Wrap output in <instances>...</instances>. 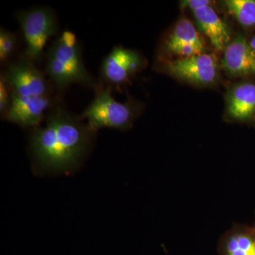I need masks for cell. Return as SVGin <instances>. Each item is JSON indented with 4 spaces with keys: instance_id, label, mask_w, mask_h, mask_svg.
Returning a JSON list of instances; mask_svg holds the SVG:
<instances>
[{
    "instance_id": "obj_12",
    "label": "cell",
    "mask_w": 255,
    "mask_h": 255,
    "mask_svg": "<svg viewBox=\"0 0 255 255\" xmlns=\"http://www.w3.org/2000/svg\"><path fill=\"white\" fill-rule=\"evenodd\" d=\"M193 12L198 26L209 37L213 46L219 50L226 49L231 42V31L215 10L210 6Z\"/></svg>"
},
{
    "instance_id": "obj_16",
    "label": "cell",
    "mask_w": 255,
    "mask_h": 255,
    "mask_svg": "<svg viewBox=\"0 0 255 255\" xmlns=\"http://www.w3.org/2000/svg\"><path fill=\"white\" fill-rule=\"evenodd\" d=\"M11 100V90L4 77L0 76V115L1 118L9 109Z\"/></svg>"
},
{
    "instance_id": "obj_4",
    "label": "cell",
    "mask_w": 255,
    "mask_h": 255,
    "mask_svg": "<svg viewBox=\"0 0 255 255\" xmlns=\"http://www.w3.org/2000/svg\"><path fill=\"white\" fill-rule=\"evenodd\" d=\"M16 18L26 44L20 58L36 64L45 58L47 43L58 33L56 15L50 8L40 6L19 11Z\"/></svg>"
},
{
    "instance_id": "obj_18",
    "label": "cell",
    "mask_w": 255,
    "mask_h": 255,
    "mask_svg": "<svg viewBox=\"0 0 255 255\" xmlns=\"http://www.w3.org/2000/svg\"><path fill=\"white\" fill-rule=\"evenodd\" d=\"M250 45H251V48H253V50L255 52V33L253 38H251V41L249 42Z\"/></svg>"
},
{
    "instance_id": "obj_5",
    "label": "cell",
    "mask_w": 255,
    "mask_h": 255,
    "mask_svg": "<svg viewBox=\"0 0 255 255\" xmlns=\"http://www.w3.org/2000/svg\"><path fill=\"white\" fill-rule=\"evenodd\" d=\"M1 75L16 95L26 97L51 95V87L46 73L28 60L20 58L10 62Z\"/></svg>"
},
{
    "instance_id": "obj_8",
    "label": "cell",
    "mask_w": 255,
    "mask_h": 255,
    "mask_svg": "<svg viewBox=\"0 0 255 255\" xmlns=\"http://www.w3.org/2000/svg\"><path fill=\"white\" fill-rule=\"evenodd\" d=\"M164 68L171 75L198 85L214 83L218 78L217 60L213 55L182 58L168 62Z\"/></svg>"
},
{
    "instance_id": "obj_13",
    "label": "cell",
    "mask_w": 255,
    "mask_h": 255,
    "mask_svg": "<svg viewBox=\"0 0 255 255\" xmlns=\"http://www.w3.org/2000/svg\"><path fill=\"white\" fill-rule=\"evenodd\" d=\"M204 40L195 26L187 18H182L178 21L174 31L166 40L165 49L171 53L183 47L193 46L204 52Z\"/></svg>"
},
{
    "instance_id": "obj_10",
    "label": "cell",
    "mask_w": 255,
    "mask_h": 255,
    "mask_svg": "<svg viewBox=\"0 0 255 255\" xmlns=\"http://www.w3.org/2000/svg\"><path fill=\"white\" fill-rule=\"evenodd\" d=\"M227 112L235 120L246 122L255 117V83L242 82L232 87L227 96Z\"/></svg>"
},
{
    "instance_id": "obj_15",
    "label": "cell",
    "mask_w": 255,
    "mask_h": 255,
    "mask_svg": "<svg viewBox=\"0 0 255 255\" xmlns=\"http://www.w3.org/2000/svg\"><path fill=\"white\" fill-rule=\"evenodd\" d=\"M18 38L14 33L1 28L0 30V63L7 65L11 62L15 52L17 49Z\"/></svg>"
},
{
    "instance_id": "obj_9",
    "label": "cell",
    "mask_w": 255,
    "mask_h": 255,
    "mask_svg": "<svg viewBox=\"0 0 255 255\" xmlns=\"http://www.w3.org/2000/svg\"><path fill=\"white\" fill-rule=\"evenodd\" d=\"M221 65L232 76L255 75V52L243 35L236 36L225 49Z\"/></svg>"
},
{
    "instance_id": "obj_2",
    "label": "cell",
    "mask_w": 255,
    "mask_h": 255,
    "mask_svg": "<svg viewBox=\"0 0 255 255\" xmlns=\"http://www.w3.org/2000/svg\"><path fill=\"white\" fill-rule=\"evenodd\" d=\"M45 58L46 75L60 92L73 84L94 90L97 87L98 81L87 70L81 46L73 32H61L46 50Z\"/></svg>"
},
{
    "instance_id": "obj_14",
    "label": "cell",
    "mask_w": 255,
    "mask_h": 255,
    "mask_svg": "<svg viewBox=\"0 0 255 255\" xmlns=\"http://www.w3.org/2000/svg\"><path fill=\"white\" fill-rule=\"evenodd\" d=\"M223 4L242 26H255V0H226Z\"/></svg>"
},
{
    "instance_id": "obj_1",
    "label": "cell",
    "mask_w": 255,
    "mask_h": 255,
    "mask_svg": "<svg viewBox=\"0 0 255 255\" xmlns=\"http://www.w3.org/2000/svg\"><path fill=\"white\" fill-rule=\"evenodd\" d=\"M95 135L80 116L56 102L43 124L31 130L33 169L42 175L73 173L88 155Z\"/></svg>"
},
{
    "instance_id": "obj_6",
    "label": "cell",
    "mask_w": 255,
    "mask_h": 255,
    "mask_svg": "<svg viewBox=\"0 0 255 255\" xmlns=\"http://www.w3.org/2000/svg\"><path fill=\"white\" fill-rule=\"evenodd\" d=\"M50 96L26 97L11 91V103L2 119L23 128H36L44 122L48 112L56 103Z\"/></svg>"
},
{
    "instance_id": "obj_17",
    "label": "cell",
    "mask_w": 255,
    "mask_h": 255,
    "mask_svg": "<svg viewBox=\"0 0 255 255\" xmlns=\"http://www.w3.org/2000/svg\"><path fill=\"white\" fill-rule=\"evenodd\" d=\"M211 3L212 2L209 0H188L182 1V5L186 7H189L194 11L206 6H210Z\"/></svg>"
},
{
    "instance_id": "obj_7",
    "label": "cell",
    "mask_w": 255,
    "mask_h": 255,
    "mask_svg": "<svg viewBox=\"0 0 255 255\" xmlns=\"http://www.w3.org/2000/svg\"><path fill=\"white\" fill-rule=\"evenodd\" d=\"M143 64L141 55L122 46L114 47L101 65L100 82L113 89L127 83Z\"/></svg>"
},
{
    "instance_id": "obj_3",
    "label": "cell",
    "mask_w": 255,
    "mask_h": 255,
    "mask_svg": "<svg viewBox=\"0 0 255 255\" xmlns=\"http://www.w3.org/2000/svg\"><path fill=\"white\" fill-rule=\"evenodd\" d=\"M95 93L93 100L80 116L92 132L96 134L102 128L124 130L131 126L136 116L133 104L116 100L112 88L100 81Z\"/></svg>"
},
{
    "instance_id": "obj_11",
    "label": "cell",
    "mask_w": 255,
    "mask_h": 255,
    "mask_svg": "<svg viewBox=\"0 0 255 255\" xmlns=\"http://www.w3.org/2000/svg\"><path fill=\"white\" fill-rule=\"evenodd\" d=\"M218 250L219 255H255V226H233L221 238Z\"/></svg>"
}]
</instances>
